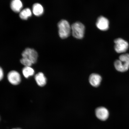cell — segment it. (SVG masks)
<instances>
[{
	"label": "cell",
	"mask_w": 129,
	"mask_h": 129,
	"mask_svg": "<svg viewBox=\"0 0 129 129\" xmlns=\"http://www.w3.org/2000/svg\"><path fill=\"white\" fill-rule=\"evenodd\" d=\"M96 25L100 30L102 31H105L109 28V21L106 18L103 16H100L98 18L97 20Z\"/></svg>",
	"instance_id": "cell-7"
},
{
	"label": "cell",
	"mask_w": 129,
	"mask_h": 129,
	"mask_svg": "<svg viewBox=\"0 0 129 129\" xmlns=\"http://www.w3.org/2000/svg\"><path fill=\"white\" fill-rule=\"evenodd\" d=\"M12 129H21L20 128H12Z\"/></svg>",
	"instance_id": "cell-17"
},
{
	"label": "cell",
	"mask_w": 129,
	"mask_h": 129,
	"mask_svg": "<svg viewBox=\"0 0 129 129\" xmlns=\"http://www.w3.org/2000/svg\"><path fill=\"white\" fill-rule=\"evenodd\" d=\"M59 28V34L61 38L64 39L68 38L70 35L71 26L69 22L65 20H62L58 24Z\"/></svg>",
	"instance_id": "cell-2"
},
{
	"label": "cell",
	"mask_w": 129,
	"mask_h": 129,
	"mask_svg": "<svg viewBox=\"0 0 129 129\" xmlns=\"http://www.w3.org/2000/svg\"><path fill=\"white\" fill-rule=\"evenodd\" d=\"M96 117L99 120L105 121L107 120L109 116V112L106 108L101 107L97 108L95 110Z\"/></svg>",
	"instance_id": "cell-8"
},
{
	"label": "cell",
	"mask_w": 129,
	"mask_h": 129,
	"mask_svg": "<svg viewBox=\"0 0 129 129\" xmlns=\"http://www.w3.org/2000/svg\"><path fill=\"white\" fill-rule=\"evenodd\" d=\"M1 120V117H0V120Z\"/></svg>",
	"instance_id": "cell-18"
},
{
	"label": "cell",
	"mask_w": 129,
	"mask_h": 129,
	"mask_svg": "<svg viewBox=\"0 0 129 129\" xmlns=\"http://www.w3.org/2000/svg\"><path fill=\"white\" fill-rule=\"evenodd\" d=\"M115 68L119 72H125L129 69V54H123L114 62Z\"/></svg>",
	"instance_id": "cell-1"
},
{
	"label": "cell",
	"mask_w": 129,
	"mask_h": 129,
	"mask_svg": "<svg viewBox=\"0 0 129 129\" xmlns=\"http://www.w3.org/2000/svg\"><path fill=\"white\" fill-rule=\"evenodd\" d=\"M32 12L35 15L40 16L43 14L44 9L41 4L36 3L33 5L32 7Z\"/></svg>",
	"instance_id": "cell-12"
},
{
	"label": "cell",
	"mask_w": 129,
	"mask_h": 129,
	"mask_svg": "<svg viewBox=\"0 0 129 129\" xmlns=\"http://www.w3.org/2000/svg\"><path fill=\"white\" fill-rule=\"evenodd\" d=\"M115 43L114 48L116 52L119 53L125 52L128 47V44L127 42L122 38L116 39L114 41Z\"/></svg>",
	"instance_id": "cell-5"
},
{
	"label": "cell",
	"mask_w": 129,
	"mask_h": 129,
	"mask_svg": "<svg viewBox=\"0 0 129 129\" xmlns=\"http://www.w3.org/2000/svg\"><path fill=\"white\" fill-rule=\"evenodd\" d=\"M22 73L24 77L25 78H28L34 75L35 74V71L30 67H25L22 69Z\"/></svg>",
	"instance_id": "cell-13"
},
{
	"label": "cell",
	"mask_w": 129,
	"mask_h": 129,
	"mask_svg": "<svg viewBox=\"0 0 129 129\" xmlns=\"http://www.w3.org/2000/svg\"><path fill=\"white\" fill-rule=\"evenodd\" d=\"M73 36L78 39L83 38L85 31V27L79 22H77L72 24L71 26Z\"/></svg>",
	"instance_id": "cell-3"
},
{
	"label": "cell",
	"mask_w": 129,
	"mask_h": 129,
	"mask_svg": "<svg viewBox=\"0 0 129 129\" xmlns=\"http://www.w3.org/2000/svg\"><path fill=\"white\" fill-rule=\"evenodd\" d=\"M89 80L91 85L93 87H97L100 84L102 77L98 74L93 73L90 75Z\"/></svg>",
	"instance_id": "cell-9"
},
{
	"label": "cell",
	"mask_w": 129,
	"mask_h": 129,
	"mask_svg": "<svg viewBox=\"0 0 129 129\" xmlns=\"http://www.w3.org/2000/svg\"><path fill=\"white\" fill-rule=\"evenodd\" d=\"M12 10L16 13L20 12L23 7V4L20 0H12L11 3Z\"/></svg>",
	"instance_id": "cell-10"
},
{
	"label": "cell",
	"mask_w": 129,
	"mask_h": 129,
	"mask_svg": "<svg viewBox=\"0 0 129 129\" xmlns=\"http://www.w3.org/2000/svg\"><path fill=\"white\" fill-rule=\"evenodd\" d=\"M8 81L11 84L17 85L21 81V77L20 74L15 71H12L9 72L7 75Z\"/></svg>",
	"instance_id": "cell-6"
},
{
	"label": "cell",
	"mask_w": 129,
	"mask_h": 129,
	"mask_svg": "<svg viewBox=\"0 0 129 129\" xmlns=\"http://www.w3.org/2000/svg\"><path fill=\"white\" fill-rule=\"evenodd\" d=\"M22 58L28 59L33 64L36 63L38 57V54L35 49L29 48L25 49L22 54Z\"/></svg>",
	"instance_id": "cell-4"
},
{
	"label": "cell",
	"mask_w": 129,
	"mask_h": 129,
	"mask_svg": "<svg viewBox=\"0 0 129 129\" xmlns=\"http://www.w3.org/2000/svg\"><path fill=\"white\" fill-rule=\"evenodd\" d=\"M4 77V71L2 68L0 67V81L2 80Z\"/></svg>",
	"instance_id": "cell-16"
},
{
	"label": "cell",
	"mask_w": 129,
	"mask_h": 129,
	"mask_svg": "<svg viewBox=\"0 0 129 129\" xmlns=\"http://www.w3.org/2000/svg\"><path fill=\"white\" fill-rule=\"evenodd\" d=\"M35 79L37 84L40 86H44L46 84V78L43 73L40 72L37 74L35 76Z\"/></svg>",
	"instance_id": "cell-11"
},
{
	"label": "cell",
	"mask_w": 129,
	"mask_h": 129,
	"mask_svg": "<svg viewBox=\"0 0 129 129\" xmlns=\"http://www.w3.org/2000/svg\"><path fill=\"white\" fill-rule=\"evenodd\" d=\"M32 12L29 8H27L23 10L20 12V17L22 20H26L32 15Z\"/></svg>",
	"instance_id": "cell-14"
},
{
	"label": "cell",
	"mask_w": 129,
	"mask_h": 129,
	"mask_svg": "<svg viewBox=\"0 0 129 129\" xmlns=\"http://www.w3.org/2000/svg\"><path fill=\"white\" fill-rule=\"evenodd\" d=\"M20 61L21 63L25 66V67H30L33 64L30 61L24 58H22L20 59Z\"/></svg>",
	"instance_id": "cell-15"
}]
</instances>
